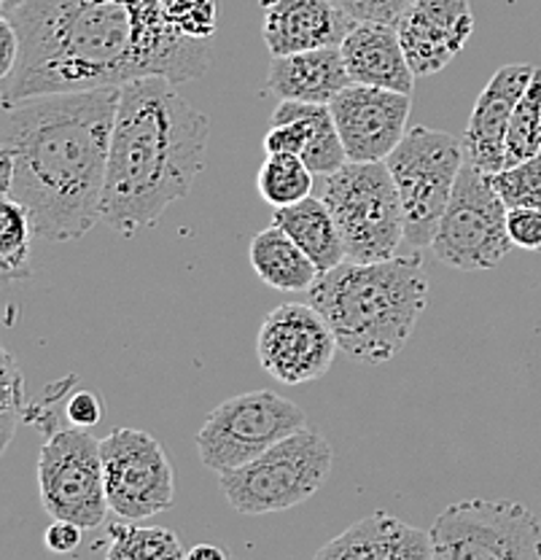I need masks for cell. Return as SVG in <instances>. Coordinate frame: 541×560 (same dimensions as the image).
Here are the masks:
<instances>
[{
	"label": "cell",
	"instance_id": "obj_22",
	"mask_svg": "<svg viewBox=\"0 0 541 560\" xmlns=\"http://www.w3.org/2000/svg\"><path fill=\"white\" fill-rule=\"evenodd\" d=\"M248 256L261 283L278 291H307L321 276L316 261L302 250V245L275 224L254 237Z\"/></svg>",
	"mask_w": 541,
	"mask_h": 560
},
{
	"label": "cell",
	"instance_id": "obj_26",
	"mask_svg": "<svg viewBox=\"0 0 541 560\" xmlns=\"http://www.w3.org/2000/svg\"><path fill=\"white\" fill-rule=\"evenodd\" d=\"M316 173L305 165V160L296 154H267L264 165L256 175V189L261 200L272 208H286L305 200L313 191Z\"/></svg>",
	"mask_w": 541,
	"mask_h": 560
},
{
	"label": "cell",
	"instance_id": "obj_18",
	"mask_svg": "<svg viewBox=\"0 0 541 560\" xmlns=\"http://www.w3.org/2000/svg\"><path fill=\"white\" fill-rule=\"evenodd\" d=\"M353 84L383 86V90L412 95L415 79L401 46L397 22L364 20L353 25L340 44Z\"/></svg>",
	"mask_w": 541,
	"mask_h": 560
},
{
	"label": "cell",
	"instance_id": "obj_35",
	"mask_svg": "<svg viewBox=\"0 0 541 560\" xmlns=\"http://www.w3.org/2000/svg\"><path fill=\"white\" fill-rule=\"evenodd\" d=\"M410 3L415 0H372V11H369V20H383V22H397Z\"/></svg>",
	"mask_w": 541,
	"mask_h": 560
},
{
	"label": "cell",
	"instance_id": "obj_27",
	"mask_svg": "<svg viewBox=\"0 0 541 560\" xmlns=\"http://www.w3.org/2000/svg\"><path fill=\"white\" fill-rule=\"evenodd\" d=\"M541 151V68L533 73L526 95L515 105L506 130V167L531 160Z\"/></svg>",
	"mask_w": 541,
	"mask_h": 560
},
{
	"label": "cell",
	"instance_id": "obj_37",
	"mask_svg": "<svg viewBox=\"0 0 541 560\" xmlns=\"http://www.w3.org/2000/svg\"><path fill=\"white\" fill-rule=\"evenodd\" d=\"M186 558L189 560H226V550H221L216 545H197L191 547L189 552H186Z\"/></svg>",
	"mask_w": 541,
	"mask_h": 560
},
{
	"label": "cell",
	"instance_id": "obj_10",
	"mask_svg": "<svg viewBox=\"0 0 541 560\" xmlns=\"http://www.w3.org/2000/svg\"><path fill=\"white\" fill-rule=\"evenodd\" d=\"M307 425L305 412L272 390H248L208 412L195 436L200 460L213 471L237 469Z\"/></svg>",
	"mask_w": 541,
	"mask_h": 560
},
{
	"label": "cell",
	"instance_id": "obj_17",
	"mask_svg": "<svg viewBox=\"0 0 541 560\" xmlns=\"http://www.w3.org/2000/svg\"><path fill=\"white\" fill-rule=\"evenodd\" d=\"M261 35L272 57L340 46L358 20L331 0H261Z\"/></svg>",
	"mask_w": 541,
	"mask_h": 560
},
{
	"label": "cell",
	"instance_id": "obj_2",
	"mask_svg": "<svg viewBox=\"0 0 541 560\" xmlns=\"http://www.w3.org/2000/svg\"><path fill=\"white\" fill-rule=\"evenodd\" d=\"M116 105L119 86L3 105L0 149L14 156L9 197L27 206L44 243H73L103 221Z\"/></svg>",
	"mask_w": 541,
	"mask_h": 560
},
{
	"label": "cell",
	"instance_id": "obj_9",
	"mask_svg": "<svg viewBox=\"0 0 541 560\" xmlns=\"http://www.w3.org/2000/svg\"><path fill=\"white\" fill-rule=\"evenodd\" d=\"M436 560H537L541 523L509 499H467L439 512L432 525Z\"/></svg>",
	"mask_w": 541,
	"mask_h": 560
},
{
	"label": "cell",
	"instance_id": "obj_32",
	"mask_svg": "<svg viewBox=\"0 0 541 560\" xmlns=\"http://www.w3.org/2000/svg\"><path fill=\"white\" fill-rule=\"evenodd\" d=\"M66 418L68 423L75 429H95L103 418V401L95 390H73L71 399L66 405Z\"/></svg>",
	"mask_w": 541,
	"mask_h": 560
},
{
	"label": "cell",
	"instance_id": "obj_6",
	"mask_svg": "<svg viewBox=\"0 0 541 560\" xmlns=\"http://www.w3.org/2000/svg\"><path fill=\"white\" fill-rule=\"evenodd\" d=\"M318 197L329 206L351 261L397 256L404 241V210L386 162H348L321 175Z\"/></svg>",
	"mask_w": 541,
	"mask_h": 560
},
{
	"label": "cell",
	"instance_id": "obj_11",
	"mask_svg": "<svg viewBox=\"0 0 541 560\" xmlns=\"http://www.w3.org/2000/svg\"><path fill=\"white\" fill-rule=\"evenodd\" d=\"M40 504L55 521H71L84 530L108 515L101 440L90 429L62 425L44 436L38 455Z\"/></svg>",
	"mask_w": 541,
	"mask_h": 560
},
{
	"label": "cell",
	"instance_id": "obj_4",
	"mask_svg": "<svg viewBox=\"0 0 541 560\" xmlns=\"http://www.w3.org/2000/svg\"><path fill=\"white\" fill-rule=\"evenodd\" d=\"M307 302L329 320L337 342L364 364H388L426 311L428 278L421 256L345 259L318 276Z\"/></svg>",
	"mask_w": 541,
	"mask_h": 560
},
{
	"label": "cell",
	"instance_id": "obj_34",
	"mask_svg": "<svg viewBox=\"0 0 541 560\" xmlns=\"http://www.w3.org/2000/svg\"><path fill=\"white\" fill-rule=\"evenodd\" d=\"M0 40H3V60H0V79L9 75L20 57V33L11 25L9 16H0Z\"/></svg>",
	"mask_w": 541,
	"mask_h": 560
},
{
	"label": "cell",
	"instance_id": "obj_19",
	"mask_svg": "<svg viewBox=\"0 0 541 560\" xmlns=\"http://www.w3.org/2000/svg\"><path fill=\"white\" fill-rule=\"evenodd\" d=\"M318 560H415L434 558L432 534L399 521L388 512L361 517L351 528L324 545Z\"/></svg>",
	"mask_w": 541,
	"mask_h": 560
},
{
	"label": "cell",
	"instance_id": "obj_20",
	"mask_svg": "<svg viewBox=\"0 0 541 560\" xmlns=\"http://www.w3.org/2000/svg\"><path fill=\"white\" fill-rule=\"evenodd\" d=\"M353 79L348 73L340 46L296 51V55L272 57L267 86L281 101L329 105Z\"/></svg>",
	"mask_w": 541,
	"mask_h": 560
},
{
	"label": "cell",
	"instance_id": "obj_1",
	"mask_svg": "<svg viewBox=\"0 0 541 560\" xmlns=\"http://www.w3.org/2000/svg\"><path fill=\"white\" fill-rule=\"evenodd\" d=\"M3 16L20 33L16 66L0 79L3 105L151 75L184 84L213 66L211 40L180 33L167 0H22Z\"/></svg>",
	"mask_w": 541,
	"mask_h": 560
},
{
	"label": "cell",
	"instance_id": "obj_25",
	"mask_svg": "<svg viewBox=\"0 0 541 560\" xmlns=\"http://www.w3.org/2000/svg\"><path fill=\"white\" fill-rule=\"evenodd\" d=\"M36 237L33 213L20 200L3 197L0 208V272L5 283H22L33 276L31 245Z\"/></svg>",
	"mask_w": 541,
	"mask_h": 560
},
{
	"label": "cell",
	"instance_id": "obj_12",
	"mask_svg": "<svg viewBox=\"0 0 541 560\" xmlns=\"http://www.w3.org/2000/svg\"><path fill=\"white\" fill-rule=\"evenodd\" d=\"M108 506L121 521L141 523L170 510L176 471L165 447L141 429H114L101 440Z\"/></svg>",
	"mask_w": 541,
	"mask_h": 560
},
{
	"label": "cell",
	"instance_id": "obj_15",
	"mask_svg": "<svg viewBox=\"0 0 541 560\" xmlns=\"http://www.w3.org/2000/svg\"><path fill=\"white\" fill-rule=\"evenodd\" d=\"M407 62L415 75L445 70L474 33L469 0H415L397 20Z\"/></svg>",
	"mask_w": 541,
	"mask_h": 560
},
{
	"label": "cell",
	"instance_id": "obj_23",
	"mask_svg": "<svg viewBox=\"0 0 541 560\" xmlns=\"http://www.w3.org/2000/svg\"><path fill=\"white\" fill-rule=\"evenodd\" d=\"M289 116H302V119L310 121V143H307L305 165L310 167L316 175H329L337 173L342 165H348V151L342 143L340 130H337L334 114H331L329 105L321 103H299V101H281L278 108L272 110V121L289 119Z\"/></svg>",
	"mask_w": 541,
	"mask_h": 560
},
{
	"label": "cell",
	"instance_id": "obj_33",
	"mask_svg": "<svg viewBox=\"0 0 541 560\" xmlns=\"http://www.w3.org/2000/svg\"><path fill=\"white\" fill-rule=\"evenodd\" d=\"M81 534H84L81 525L71 521H55L44 530V545L57 556H66V552H73L81 545Z\"/></svg>",
	"mask_w": 541,
	"mask_h": 560
},
{
	"label": "cell",
	"instance_id": "obj_13",
	"mask_svg": "<svg viewBox=\"0 0 541 560\" xmlns=\"http://www.w3.org/2000/svg\"><path fill=\"white\" fill-rule=\"evenodd\" d=\"M340 342L310 302L275 307L256 337L261 370L283 385H302L324 377L334 364Z\"/></svg>",
	"mask_w": 541,
	"mask_h": 560
},
{
	"label": "cell",
	"instance_id": "obj_24",
	"mask_svg": "<svg viewBox=\"0 0 541 560\" xmlns=\"http://www.w3.org/2000/svg\"><path fill=\"white\" fill-rule=\"evenodd\" d=\"M108 560H180L186 558L180 539L173 530L156 525H136V521L108 523Z\"/></svg>",
	"mask_w": 541,
	"mask_h": 560
},
{
	"label": "cell",
	"instance_id": "obj_38",
	"mask_svg": "<svg viewBox=\"0 0 541 560\" xmlns=\"http://www.w3.org/2000/svg\"><path fill=\"white\" fill-rule=\"evenodd\" d=\"M16 3H22V0H0V5H3V14H5V11L14 9Z\"/></svg>",
	"mask_w": 541,
	"mask_h": 560
},
{
	"label": "cell",
	"instance_id": "obj_14",
	"mask_svg": "<svg viewBox=\"0 0 541 560\" xmlns=\"http://www.w3.org/2000/svg\"><path fill=\"white\" fill-rule=\"evenodd\" d=\"M351 162H386L407 136L412 95L351 84L329 103Z\"/></svg>",
	"mask_w": 541,
	"mask_h": 560
},
{
	"label": "cell",
	"instance_id": "obj_30",
	"mask_svg": "<svg viewBox=\"0 0 541 560\" xmlns=\"http://www.w3.org/2000/svg\"><path fill=\"white\" fill-rule=\"evenodd\" d=\"M75 383H79V377L68 375L62 377V381L46 385L44 394H40L33 405H27L25 423L36 425L44 436H49L51 431L62 429V425H71L66 418V405L68 399H71Z\"/></svg>",
	"mask_w": 541,
	"mask_h": 560
},
{
	"label": "cell",
	"instance_id": "obj_8",
	"mask_svg": "<svg viewBox=\"0 0 541 560\" xmlns=\"http://www.w3.org/2000/svg\"><path fill=\"white\" fill-rule=\"evenodd\" d=\"M506 215L509 206L493 186L491 173L463 162L432 243L434 256L452 270H493L515 245Z\"/></svg>",
	"mask_w": 541,
	"mask_h": 560
},
{
	"label": "cell",
	"instance_id": "obj_7",
	"mask_svg": "<svg viewBox=\"0 0 541 560\" xmlns=\"http://www.w3.org/2000/svg\"><path fill=\"white\" fill-rule=\"evenodd\" d=\"M467 162L463 138L432 127H412L388 154L404 210V241L412 248H432L458 173Z\"/></svg>",
	"mask_w": 541,
	"mask_h": 560
},
{
	"label": "cell",
	"instance_id": "obj_5",
	"mask_svg": "<svg viewBox=\"0 0 541 560\" xmlns=\"http://www.w3.org/2000/svg\"><path fill=\"white\" fill-rule=\"evenodd\" d=\"M331 466L334 451L326 436L302 425L259 458L219 475V486L240 515H272L313 499L329 480Z\"/></svg>",
	"mask_w": 541,
	"mask_h": 560
},
{
	"label": "cell",
	"instance_id": "obj_3",
	"mask_svg": "<svg viewBox=\"0 0 541 560\" xmlns=\"http://www.w3.org/2000/svg\"><path fill=\"white\" fill-rule=\"evenodd\" d=\"M176 86L162 75L119 86L103 221L121 237L160 224L205 167L211 121Z\"/></svg>",
	"mask_w": 541,
	"mask_h": 560
},
{
	"label": "cell",
	"instance_id": "obj_28",
	"mask_svg": "<svg viewBox=\"0 0 541 560\" xmlns=\"http://www.w3.org/2000/svg\"><path fill=\"white\" fill-rule=\"evenodd\" d=\"M491 178L509 208H541V151L520 165L491 173Z\"/></svg>",
	"mask_w": 541,
	"mask_h": 560
},
{
	"label": "cell",
	"instance_id": "obj_31",
	"mask_svg": "<svg viewBox=\"0 0 541 560\" xmlns=\"http://www.w3.org/2000/svg\"><path fill=\"white\" fill-rule=\"evenodd\" d=\"M506 226L517 248L541 250V208H509Z\"/></svg>",
	"mask_w": 541,
	"mask_h": 560
},
{
	"label": "cell",
	"instance_id": "obj_29",
	"mask_svg": "<svg viewBox=\"0 0 541 560\" xmlns=\"http://www.w3.org/2000/svg\"><path fill=\"white\" fill-rule=\"evenodd\" d=\"M3 359V381H0V431H3V451L9 447L16 425L25 420V375L9 350L0 353Z\"/></svg>",
	"mask_w": 541,
	"mask_h": 560
},
{
	"label": "cell",
	"instance_id": "obj_16",
	"mask_svg": "<svg viewBox=\"0 0 541 560\" xmlns=\"http://www.w3.org/2000/svg\"><path fill=\"white\" fill-rule=\"evenodd\" d=\"M539 66L511 62L493 73L482 95L477 97L463 132L467 162L485 173H498L506 167V130L520 97L526 95Z\"/></svg>",
	"mask_w": 541,
	"mask_h": 560
},
{
	"label": "cell",
	"instance_id": "obj_36",
	"mask_svg": "<svg viewBox=\"0 0 541 560\" xmlns=\"http://www.w3.org/2000/svg\"><path fill=\"white\" fill-rule=\"evenodd\" d=\"M0 175H3V186H0V195L9 197L11 186H14V156L5 149H0Z\"/></svg>",
	"mask_w": 541,
	"mask_h": 560
},
{
	"label": "cell",
	"instance_id": "obj_21",
	"mask_svg": "<svg viewBox=\"0 0 541 560\" xmlns=\"http://www.w3.org/2000/svg\"><path fill=\"white\" fill-rule=\"evenodd\" d=\"M272 224L286 230L302 245V250L316 261L321 276L348 259L340 226H337L334 215L321 197H305L294 206L275 208Z\"/></svg>",
	"mask_w": 541,
	"mask_h": 560
}]
</instances>
